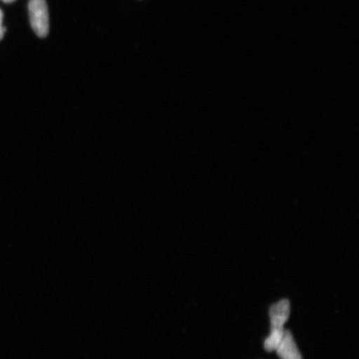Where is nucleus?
<instances>
[{
	"label": "nucleus",
	"mask_w": 359,
	"mask_h": 359,
	"mask_svg": "<svg viewBox=\"0 0 359 359\" xmlns=\"http://www.w3.org/2000/svg\"><path fill=\"white\" fill-rule=\"evenodd\" d=\"M271 318V334L264 340V348L268 352L275 351L285 334L284 325L288 321L290 314V304L288 299L271 305L269 308Z\"/></svg>",
	"instance_id": "1"
},
{
	"label": "nucleus",
	"mask_w": 359,
	"mask_h": 359,
	"mask_svg": "<svg viewBox=\"0 0 359 359\" xmlns=\"http://www.w3.org/2000/svg\"><path fill=\"white\" fill-rule=\"evenodd\" d=\"M30 24L36 34L45 38L49 32V16L45 0H30L29 4Z\"/></svg>",
	"instance_id": "2"
},
{
	"label": "nucleus",
	"mask_w": 359,
	"mask_h": 359,
	"mask_svg": "<svg viewBox=\"0 0 359 359\" xmlns=\"http://www.w3.org/2000/svg\"><path fill=\"white\" fill-rule=\"evenodd\" d=\"M276 351L280 359H302L293 335L289 330H285L284 336Z\"/></svg>",
	"instance_id": "3"
},
{
	"label": "nucleus",
	"mask_w": 359,
	"mask_h": 359,
	"mask_svg": "<svg viewBox=\"0 0 359 359\" xmlns=\"http://www.w3.org/2000/svg\"><path fill=\"white\" fill-rule=\"evenodd\" d=\"M4 15L1 10H0V40L4 38V32H6V28L3 26Z\"/></svg>",
	"instance_id": "4"
},
{
	"label": "nucleus",
	"mask_w": 359,
	"mask_h": 359,
	"mask_svg": "<svg viewBox=\"0 0 359 359\" xmlns=\"http://www.w3.org/2000/svg\"><path fill=\"white\" fill-rule=\"evenodd\" d=\"M2 1L4 2V3L10 4V3H12L13 1H15V0H2Z\"/></svg>",
	"instance_id": "5"
}]
</instances>
